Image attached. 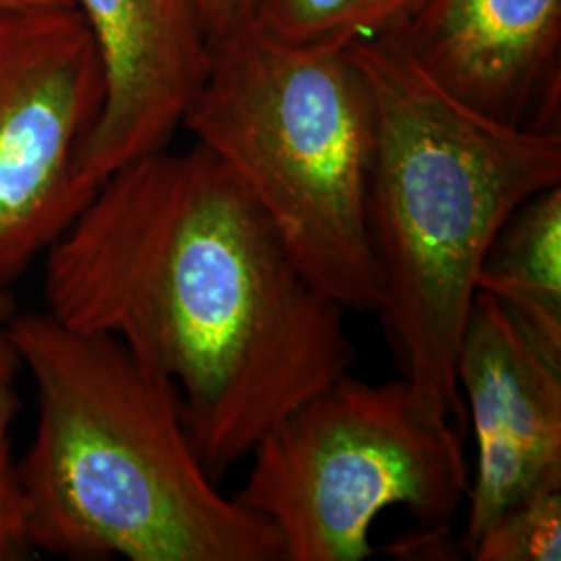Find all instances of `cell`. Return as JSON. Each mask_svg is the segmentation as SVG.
Instances as JSON below:
<instances>
[{
  "mask_svg": "<svg viewBox=\"0 0 561 561\" xmlns=\"http://www.w3.org/2000/svg\"><path fill=\"white\" fill-rule=\"evenodd\" d=\"M38 396L20 463L30 539L65 560L285 561L277 530L225 497L178 387L108 335L44 312L4 322Z\"/></svg>",
  "mask_w": 561,
  "mask_h": 561,
  "instance_id": "7a4b0ae2",
  "label": "cell"
},
{
  "mask_svg": "<svg viewBox=\"0 0 561 561\" xmlns=\"http://www.w3.org/2000/svg\"><path fill=\"white\" fill-rule=\"evenodd\" d=\"M20 410L21 400L15 385L0 382V561L27 560L36 553L30 539L20 463L11 447V431Z\"/></svg>",
  "mask_w": 561,
  "mask_h": 561,
  "instance_id": "4fadbf2b",
  "label": "cell"
},
{
  "mask_svg": "<svg viewBox=\"0 0 561 561\" xmlns=\"http://www.w3.org/2000/svg\"><path fill=\"white\" fill-rule=\"evenodd\" d=\"M69 4H76V0H0V13L46 9V7H69Z\"/></svg>",
  "mask_w": 561,
  "mask_h": 561,
  "instance_id": "2e32d148",
  "label": "cell"
},
{
  "mask_svg": "<svg viewBox=\"0 0 561 561\" xmlns=\"http://www.w3.org/2000/svg\"><path fill=\"white\" fill-rule=\"evenodd\" d=\"M15 312L13 298L7 294V287H0V382L15 381V375L21 370L20 358L13 350V343L7 335L4 322Z\"/></svg>",
  "mask_w": 561,
  "mask_h": 561,
  "instance_id": "9a60e30c",
  "label": "cell"
},
{
  "mask_svg": "<svg viewBox=\"0 0 561 561\" xmlns=\"http://www.w3.org/2000/svg\"><path fill=\"white\" fill-rule=\"evenodd\" d=\"M477 289L561 358V185L524 202L491 241Z\"/></svg>",
  "mask_w": 561,
  "mask_h": 561,
  "instance_id": "30bf717a",
  "label": "cell"
},
{
  "mask_svg": "<svg viewBox=\"0 0 561 561\" xmlns=\"http://www.w3.org/2000/svg\"><path fill=\"white\" fill-rule=\"evenodd\" d=\"M350 55L375 102L368 227L385 335L424 405L466 433L456 360L477 275L503 222L561 185V131L472 111L396 38L364 42Z\"/></svg>",
  "mask_w": 561,
  "mask_h": 561,
  "instance_id": "3957f363",
  "label": "cell"
},
{
  "mask_svg": "<svg viewBox=\"0 0 561 561\" xmlns=\"http://www.w3.org/2000/svg\"><path fill=\"white\" fill-rule=\"evenodd\" d=\"M461 437L408 379L347 373L264 433L236 500L277 530L285 561L366 560L382 510L401 505L428 528L458 514L470 486Z\"/></svg>",
  "mask_w": 561,
  "mask_h": 561,
  "instance_id": "5b68a950",
  "label": "cell"
},
{
  "mask_svg": "<svg viewBox=\"0 0 561 561\" xmlns=\"http://www.w3.org/2000/svg\"><path fill=\"white\" fill-rule=\"evenodd\" d=\"M101 57L104 102L81 175L92 190L121 167L164 150L210 69L198 0H76Z\"/></svg>",
  "mask_w": 561,
  "mask_h": 561,
  "instance_id": "ba28073f",
  "label": "cell"
},
{
  "mask_svg": "<svg viewBox=\"0 0 561 561\" xmlns=\"http://www.w3.org/2000/svg\"><path fill=\"white\" fill-rule=\"evenodd\" d=\"M421 0H264L256 27L308 50H350L396 38Z\"/></svg>",
  "mask_w": 561,
  "mask_h": 561,
  "instance_id": "8fae6325",
  "label": "cell"
},
{
  "mask_svg": "<svg viewBox=\"0 0 561 561\" xmlns=\"http://www.w3.org/2000/svg\"><path fill=\"white\" fill-rule=\"evenodd\" d=\"M468 556L477 561H560L561 489L505 510Z\"/></svg>",
  "mask_w": 561,
  "mask_h": 561,
  "instance_id": "7c38bea8",
  "label": "cell"
},
{
  "mask_svg": "<svg viewBox=\"0 0 561 561\" xmlns=\"http://www.w3.org/2000/svg\"><path fill=\"white\" fill-rule=\"evenodd\" d=\"M183 127L233 171L327 298L379 312L368 227L375 102L350 50L296 48L252 25L213 46Z\"/></svg>",
  "mask_w": 561,
  "mask_h": 561,
  "instance_id": "277c9868",
  "label": "cell"
},
{
  "mask_svg": "<svg viewBox=\"0 0 561 561\" xmlns=\"http://www.w3.org/2000/svg\"><path fill=\"white\" fill-rule=\"evenodd\" d=\"M44 301L55 321L121 341L178 387L217 482L356 360L345 310L198 141L102 181L44 254Z\"/></svg>",
  "mask_w": 561,
  "mask_h": 561,
  "instance_id": "6da1fadb",
  "label": "cell"
},
{
  "mask_svg": "<svg viewBox=\"0 0 561 561\" xmlns=\"http://www.w3.org/2000/svg\"><path fill=\"white\" fill-rule=\"evenodd\" d=\"M396 41L472 111L560 131L561 0H421Z\"/></svg>",
  "mask_w": 561,
  "mask_h": 561,
  "instance_id": "9c48e42d",
  "label": "cell"
},
{
  "mask_svg": "<svg viewBox=\"0 0 561 561\" xmlns=\"http://www.w3.org/2000/svg\"><path fill=\"white\" fill-rule=\"evenodd\" d=\"M456 379L477 445L460 539L470 553L505 510L561 489V358L477 289Z\"/></svg>",
  "mask_w": 561,
  "mask_h": 561,
  "instance_id": "52a82bcc",
  "label": "cell"
},
{
  "mask_svg": "<svg viewBox=\"0 0 561 561\" xmlns=\"http://www.w3.org/2000/svg\"><path fill=\"white\" fill-rule=\"evenodd\" d=\"M264 0H198L210 46L252 27Z\"/></svg>",
  "mask_w": 561,
  "mask_h": 561,
  "instance_id": "5bb4252c",
  "label": "cell"
},
{
  "mask_svg": "<svg viewBox=\"0 0 561 561\" xmlns=\"http://www.w3.org/2000/svg\"><path fill=\"white\" fill-rule=\"evenodd\" d=\"M102 102L101 57L78 4L0 13V287L96 194L81 159Z\"/></svg>",
  "mask_w": 561,
  "mask_h": 561,
  "instance_id": "8992f818",
  "label": "cell"
}]
</instances>
